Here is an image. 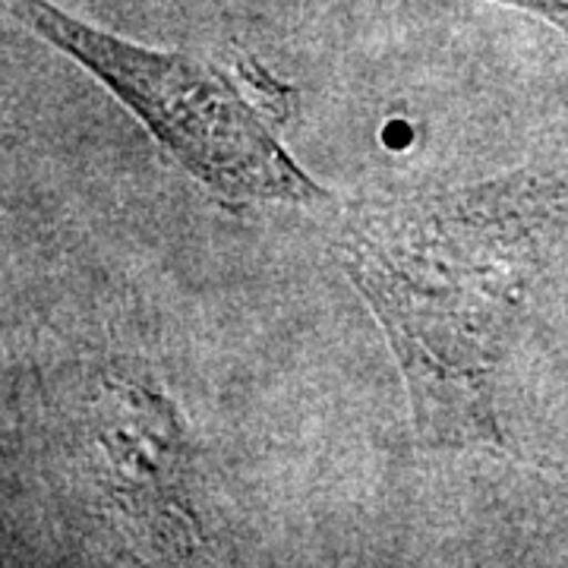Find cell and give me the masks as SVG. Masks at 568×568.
<instances>
[{"label": "cell", "instance_id": "3957f363", "mask_svg": "<svg viewBox=\"0 0 568 568\" xmlns=\"http://www.w3.org/2000/svg\"><path fill=\"white\" fill-rule=\"evenodd\" d=\"M63 424L80 477L142 549L196 559L205 528L178 405L136 369H89L67 388Z\"/></svg>", "mask_w": 568, "mask_h": 568}, {"label": "cell", "instance_id": "6da1fadb", "mask_svg": "<svg viewBox=\"0 0 568 568\" xmlns=\"http://www.w3.org/2000/svg\"><path fill=\"white\" fill-rule=\"evenodd\" d=\"M566 203L562 174L518 171L366 200L338 222V263L386 335L426 446H503L496 364Z\"/></svg>", "mask_w": 568, "mask_h": 568}, {"label": "cell", "instance_id": "7a4b0ae2", "mask_svg": "<svg viewBox=\"0 0 568 568\" xmlns=\"http://www.w3.org/2000/svg\"><path fill=\"white\" fill-rule=\"evenodd\" d=\"M7 7L130 108L212 196L234 205L328 200L227 70L186 51H159L102 32L51 0H7Z\"/></svg>", "mask_w": 568, "mask_h": 568}, {"label": "cell", "instance_id": "277c9868", "mask_svg": "<svg viewBox=\"0 0 568 568\" xmlns=\"http://www.w3.org/2000/svg\"><path fill=\"white\" fill-rule=\"evenodd\" d=\"M515 3H530V7H540V10H547V13H562L568 10V0H515Z\"/></svg>", "mask_w": 568, "mask_h": 568}]
</instances>
